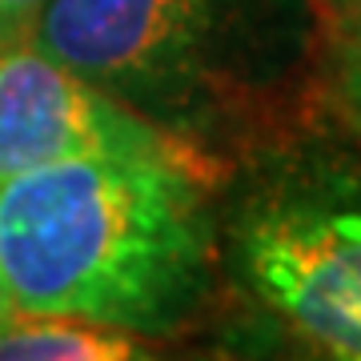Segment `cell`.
<instances>
[{
	"mask_svg": "<svg viewBox=\"0 0 361 361\" xmlns=\"http://www.w3.org/2000/svg\"><path fill=\"white\" fill-rule=\"evenodd\" d=\"M44 0H0V37L4 32H25L28 16L37 13Z\"/></svg>",
	"mask_w": 361,
	"mask_h": 361,
	"instance_id": "7",
	"label": "cell"
},
{
	"mask_svg": "<svg viewBox=\"0 0 361 361\" xmlns=\"http://www.w3.org/2000/svg\"><path fill=\"white\" fill-rule=\"evenodd\" d=\"M197 153L137 116L92 80L37 49L25 32L0 37V185L68 157ZM201 157V153H197Z\"/></svg>",
	"mask_w": 361,
	"mask_h": 361,
	"instance_id": "4",
	"label": "cell"
},
{
	"mask_svg": "<svg viewBox=\"0 0 361 361\" xmlns=\"http://www.w3.org/2000/svg\"><path fill=\"white\" fill-rule=\"evenodd\" d=\"M25 37L173 141L233 169L313 121V0H44Z\"/></svg>",
	"mask_w": 361,
	"mask_h": 361,
	"instance_id": "2",
	"label": "cell"
},
{
	"mask_svg": "<svg viewBox=\"0 0 361 361\" xmlns=\"http://www.w3.org/2000/svg\"><path fill=\"white\" fill-rule=\"evenodd\" d=\"M145 345L129 329L61 313H16L0 329V361H121L149 357Z\"/></svg>",
	"mask_w": 361,
	"mask_h": 361,
	"instance_id": "5",
	"label": "cell"
},
{
	"mask_svg": "<svg viewBox=\"0 0 361 361\" xmlns=\"http://www.w3.org/2000/svg\"><path fill=\"white\" fill-rule=\"evenodd\" d=\"M322 40H325V56H322L325 97L334 104V113L341 116L349 141L361 149V13L325 25Z\"/></svg>",
	"mask_w": 361,
	"mask_h": 361,
	"instance_id": "6",
	"label": "cell"
},
{
	"mask_svg": "<svg viewBox=\"0 0 361 361\" xmlns=\"http://www.w3.org/2000/svg\"><path fill=\"white\" fill-rule=\"evenodd\" d=\"M233 169L197 153L68 157L0 185V273L16 313L189 334L225 273L217 189Z\"/></svg>",
	"mask_w": 361,
	"mask_h": 361,
	"instance_id": "1",
	"label": "cell"
},
{
	"mask_svg": "<svg viewBox=\"0 0 361 361\" xmlns=\"http://www.w3.org/2000/svg\"><path fill=\"white\" fill-rule=\"evenodd\" d=\"M225 273L301 345L361 361V149L297 129L249 153L221 213Z\"/></svg>",
	"mask_w": 361,
	"mask_h": 361,
	"instance_id": "3",
	"label": "cell"
},
{
	"mask_svg": "<svg viewBox=\"0 0 361 361\" xmlns=\"http://www.w3.org/2000/svg\"><path fill=\"white\" fill-rule=\"evenodd\" d=\"M317 4V16H322V28L341 20V16H353L361 13V0H313Z\"/></svg>",
	"mask_w": 361,
	"mask_h": 361,
	"instance_id": "8",
	"label": "cell"
},
{
	"mask_svg": "<svg viewBox=\"0 0 361 361\" xmlns=\"http://www.w3.org/2000/svg\"><path fill=\"white\" fill-rule=\"evenodd\" d=\"M16 317V301L13 293H8V281H4V273H0V329Z\"/></svg>",
	"mask_w": 361,
	"mask_h": 361,
	"instance_id": "9",
	"label": "cell"
}]
</instances>
